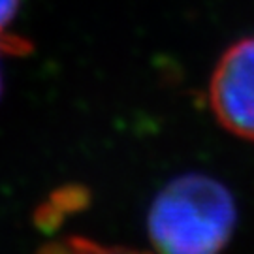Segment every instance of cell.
<instances>
[{
	"label": "cell",
	"mask_w": 254,
	"mask_h": 254,
	"mask_svg": "<svg viewBox=\"0 0 254 254\" xmlns=\"http://www.w3.org/2000/svg\"><path fill=\"white\" fill-rule=\"evenodd\" d=\"M237 220L232 192L220 181L189 173L173 179L149 211V237L170 254H213L224 249Z\"/></svg>",
	"instance_id": "cell-1"
},
{
	"label": "cell",
	"mask_w": 254,
	"mask_h": 254,
	"mask_svg": "<svg viewBox=\"0 0 254 254\" xmlns=\"http://www.w3.org/2000/svg\"><path fill=\"white\" fill-rule=\"evenodd\" d=\"M213 115L234 136L254 141V36L230 46L209 83Z\"/></svg>",
	"instance_id": "cell-2"
},
{
	"label": "cell",
	"mask_w": 254,
	"mask_h": 254,
	"mask_svg": "<svg viewBox=\"0 0 254 254\" xmlns=\"http://www.w3.org/2000/svg\"><path fill=\"white\" fill-rule=\"evenodd\" d=\"M17 6H19V0H0V47L2 49H8L11 53L27 51L28 49L27 42L6 34L9 23L13 21L15 13H17Z\"/></svg>",
	"instance_id": "cell-3"
},
{
	"label": "cell",
	"mask_w": 254,
	"mask_h": 254,
	"mask_svg": "<svg viewBox=\"0 0 254 254\" xmlns=\"http://www.w3.org/2000/svg\"><path fill=\"white\" fill-rule=\"evenodd\" d=\"M0 94H2V73H0Z\"/></svg>",
	"instance_id": "cell-4"
}]
</instances>
